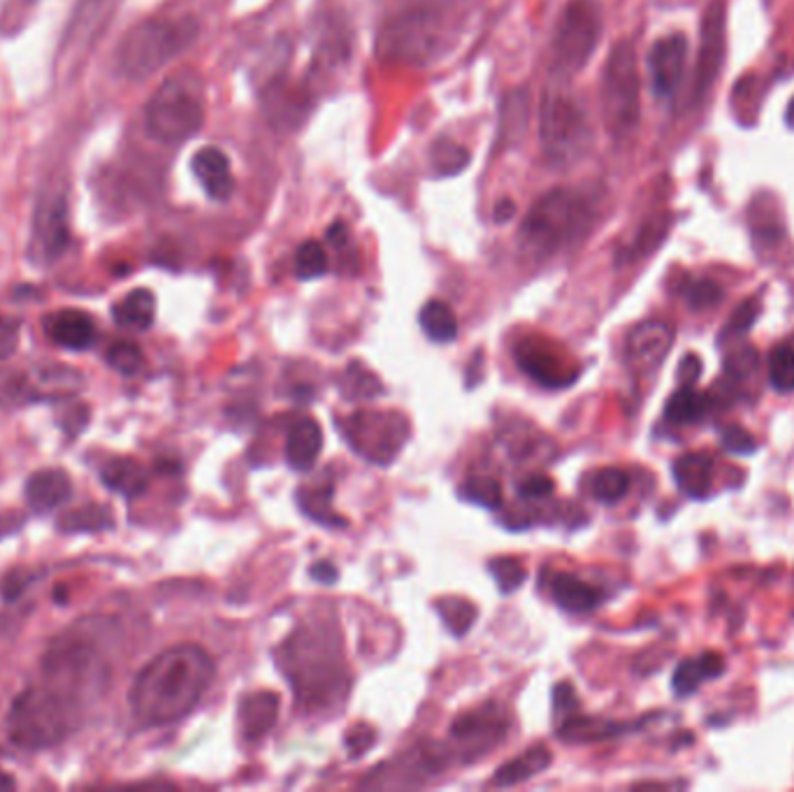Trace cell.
I'll return each mask as SVG.
<instances>
[{
	"label": "cell",
	"mask_w": 794,
	"mask_h": 792,
	"mask_svg": "<svg viewBox=\"0 0 794 792\" xmlns=\"http://www.w3.org/2000/svg\"><path fill=\"white\" fill-rule=\"evenodd\" d=\"M82 709L47 683L29 686L14 698L8 711V739L21 751L52 749L80 725Z\"/></svg>",
	"instance_id": "obj_7"
},
{
	"label": "cell",
	"mask_w": 794,
	"mask_h": 792,
	"mask_svg": "<svg viewBox=\"0 0 794 792\" xmlns=\"http://www.w3.org/2000/svg\"><path fill=\"white\" fill-rule=\"evenodd\" d=\"M456 0H405L377 35V59L393 65H430L456 38Z\"/></svg>",
	"instance_id": "obj_3"
},
{
	"label": "cell",
	"mask_w": 794,
	"mask_h": 792,
	"mask_svg": "<svg viewBox=\"0 0 794 792\" xmlns=\"http://www.w3.org/2000/svg\"><path fill=\"white\" fill-rule=\"evenodd\" d=\"M513 358L518 367L541 386L564 388L579 377V369L572 363H567L564 356L556 352V346H551L546 339H520L513 349Z\"/></svg>",
	"instance_id": "obj_17"
},
{
	"label": "cell",
	"mask_w": 794,
	"mask_h": 792,
	"mask_svg": "<svg viewBox=\"0 0 794 792\" xmlns=\"http://www.w3.org/2000/svg\"><path fill=\"white\" fill-rule=\"evenodd\" d=\"M579 711V700H577V690L572 683H558L556 690H553V713H556V721H564V718H569L572 713Z\"/></svg>",
	"instance_id": "obj_54"
},
{
	"label": "cell",
	"mask_w": 794,
	"mask_h": 792,
	"mask_svg": "<svg viewBox=\"0 0 794 792\" xmlns=\"http://www.w3.org/2000/svg\"><path fill=\"white\" fill-rule=\"evenodd\" d=\"M681 295L692 312H702L713 309L723 301V288L711 280H688L681 288Z\"/></svg>",
	"instance_id": "obj_46"
},
{
	"label": "cell",
	"mask_w": 794,
	"mask_h": 792,
	"mask_svg": "<svg viewBox=\"0 0 794 792\" xmlns=\"http://www.w3.org/2000/svg\"><path fill=\"white\" fill-rule=\"evenodd\" d=\"M44 335L61 349L84 352L91 349L98 339L95 321L82 309H59L42 318Z\"/></svg>",
	"instance_id": "obj_20"
},
{
	"label": "cell",
	"mask_w": 794,
	"mask_h": 792,
	"mask_svg": "<svg viewBox=\"0 0 794 792\" xmlns=\"http://www.w3.org/2000/svg\"><path fill=\"white\" fill-rule=\"evenodd\" d=\"M21 321L14 316H0V363L14 356L19 346Z\"/></svg>",
	"instance_id": "obj_55"
},
{
	"label": "cell",
	"mask_w": 794,
	"mask_h": 792,
	"mask_svg": "<svg viewBox=\"0 0 794 792\" xmlns=\"http://www.w3.org/2000/svg\"><path fill=\"white\" fill-rule=\"evenodd\" d=\"M105 361L110 363L112 369H116L119 375H126V377H133L138 375L142 365H144V354L140 346L131 339H114L108 352H105Z\"/></svg>",
	"instance_id": "obj_44"
},
{
	"label": "cell",
	"mask_w": 794,
	"mask_h": 792,
	"mask_svg": "<svg viewBox=\"0 0 794 792\" xmlns=\"http://www.w3.org/2000/svg\"><path fill=\"white\" fill-rule=\"evenodd\" d=\"M768 384L778 393L794 390V349L792 346H776L768 354Z\"/></svg>",
	"instance_id": "obj_45"
},
{
	"label": "cell",
	"mask_w": 794,
	"mask_h": 792,
	"mask_svg": "<svg viewBox=\"0 0 794 792\" xmlns=\"http://www.w3.org/2000/svg\"><path fill=\"white\" fill-rule=\"evenodd\" d=\"M333 484L316 486V488H297V507L307 514L312 521L328 526V528H344L346 521L333 507Z\"/></svg>",
	"instance_id": "obj_36"
},
{
	"label": "cell",
	"mask_w": 794,
	"mask_h": 792,
	"mask_svg": "<svg viewBox=\"0 0 794 792\" xmlns=\"http://www.w3.org/2000/svg\"><path fill=\"white\" fill-rule=\"evenodd\" d=\"M191 170L212 201L216 203L231 201V195L235 191V180H233L228 156L223 154L218 146H203V150L193 156Z\"/></svg>",
	"instance_id": "obj_21"
},
{
	"label": "cell",
	"mask_w": 794,
	"mask_h": 792,
	"mask_svg": "<svg viewBox=\"0 0 794 792\" xmlns=\"http://www.w3.org/2000/svg\"><path fill=\"white\" fill-rule=\"evenodd\" d=\"M549 590H551V598L564 611H572V613H586V611L598 609L600 602L604 600V596L598 588L586 583L583 579H579L574 575H567V572L551 575Z\"/></svg>",
	"instance_id": "obj_29"
},
{
	"label": "cell",
	"mask_w": 794,
	"mask_h": 792,
	"mask_svg": "<svg viewBox=\"0 0 794 792\" xmlns=\"http://www.w3.org/2000/svg\"><path fill=\"white\" fill-rule=\"evenodd\" d=\"M628 730H632V725L607 721V718L579 715V713L564 718V721H560L556 728L558 739L567 741V744H594V741L615 739L620 734H625Z\"/></svg>",
	"instance_id": "obj_28"
},
{
	"label": "cell",
	"mask_w": 794,
	"mask_h": 792,
	"mask_svg": "<svg viewBox=\"0 0 794 792\" xmlns=\"http://www.w3.org/2000/svg\"><path fill=\"white\" fill-rule=\"evenodd\" d=\"M602 38V8L598 0H567L551 42V68L562 78L581 72Z\"/></svg>",
	"instance_id": "obj_10"
},
{
	"label": "cell",
	"mask_w": 794,
	"mask_h": 792,
	"mask_svg": "<svg viewBox=\"0 0 794 792\" xmlns=\"http://www.w3.org/2000/svg\"><path fill=\"white\" fill-rule=\"evenodd\" d=\"M516 214V205L511 201H500L498 205H495V224H505V221H509L511 216Z\"/></svg>",
	"instance_id": "obj_60"
},
{
	"label": "cell",
	"mask_w": 794,
	"mask_h": 792,
	"mask_svg": "<svg viewBox=\"0 0 794 792\" xmlns=\"http://www.w3.org/2000/svg\"><path fill=\"white\" fill-rule=\"evenodd\" d=\"M375 730H371L369 725L360 723L356 728H352L349 732H346V751H349L352 758H358L363 755L365 751H369L371 747H375Z\"/></svg>",
	"instance_id": "obj_56"
},
{
	"label": "cell",
	"mask_w": 794,
	"mask_h": 792,
	"mask_svg": "<svg viewBox=\"0 0 794 792\" xmlns=\"http://www.w3.org/2000/svg\"><path fill=\"white\" fill-rule=\"evenodd\" d=\"M418 321L424 333L437 344H449L458 337V318L454 309L441 301L426 303L418 314Z\"/></svg>",
	"instance_id": "obj_38"
},
{
	"label": "cell",
	"mask_w": 794,
	"mask_h": 792,
	"mask_svg": "<svg viewBox=\"0 0 794 792\" xmlns=\"http://www.w3.org/2000/svg\"><path fill=\"white\" fill-rule=\"evenodd\" d=\"M674 328L664 321H643L628 335V363L641 375L655 373L672 352Z\"/></svg>",
	"instance_id": "obj_19"
},
{
	"label": "cell",
	"mask_w": 794,
	"mask_h": 792,
	"mask_svg": "<svg viewBox=\"0 0 794 792\" xmlns=\"http://www.w3.org/2000/svg\"><path fill=\"white\" fill-rule=\"evenodd\" d=\"M146 133L161 144H182L205 126L203 82L191 72L167 78L144 110Z\"/></svg>",
	"instance_id": "obj_8"
},
{
	"label": "cell",
	"mask_w": 794,
	"mask_h": 792,
	"mask_svg": "<svg viewBox=\"0 0 794 792\" xmlns=\"http://www.w3.org/2000/svg\"><path fill=\"white\" fill-rule=\"evenodd\" d=\"M509 728L505 711L498 704H483L458 715L449 734L456 741V753L462 762L479 760L500 744Z\"/></svg>",
	"instance_id": "obj_15"
},
{
	"label": "cell",
	"mask_w": 794,
	"mask_h": 792,
	"mask_svg": "<svg viewBox=\"0 0 794 792\" xmlns=\"http://www.w3.org/2000/svg\"><path fill=\"white\" fill-rule=\"evenodd\" d=\"M590 490L594 495V500L602 505H615L628 495L630 490V475L625 469L618 467H604L600 469L598 475L592 477L590 481Z\"/></svg>",
	"instance_id": "obj_39"
},
{
	"label": "cell",
	"mask_w": 794,
	"mask_h": 792,
	"mask_svg": "<svg viewBox=\"0 0 794 792\" xmlns=\"http://www.w3.org/2000/svg\"><path fill=\"white\" fill-rule=\"evenodd\" d=\"M309 575H312V579H314V581L324 583V586H330V583H335V581H337V569H335V565H333V562H328V560H318V562H314Z\"/></svg>",
	"instance_id": "obj_57"
},
{
	"label": "cell",
	"mask_w": 794,
	"mask_h": 792,
	"mask_svg": "<svg viewBox=\"0 0 794 792\" xmlns=\"http://www.w3.org/2000/svg\"><path fill=\"white\" fill-rule=\"evenodd\" d=\"M590 123L577 101L562 93H546L539 108V142L551 165L564 167L581 159L590 144Z\"/></svg>",
	"instance_id": "obj_11"
},
{
	"label": "cell",
	"mask_w": 794,
	"mask_h": 792,
	"mask_svg": "<svg viewBox=\"0 0 794 792\" xmlns=\"http://www.w3.org/2000/svg\"><path fill=\"white\" fill-rule=\"evenodd\" d=\"M757 314H760V305H757L755 298H751V301H746V303H741V305L732 312V316H730V321L725 324L721 337H717V342H721V344H730V342L741 339L743 335H746V333L751 331V326L755 324Z\"/></svg>",
	"instance_id": "obj_48"
},
{
	"label": "cell",
	"mask_w": 794,
	"mask_h": 792,
	"mask_svg": "<svg viewBox=\"0 0 794 792\" xmlns=\"http://www.w3.org/2000/svg\"><path fill=\"white\" fill-rule=\"evenodd\" d=\"M101 481L108 490L119 493L123 498H140L149 488V473L133 458H112L101 469Z\"/></svg>",
	"instance_id": "obj_30"
},
{
	"label": "cell",
	"mask_w": 794,
	"mask_h": 792,
	"mask_svg": "<svg viewBox=\"0 0 794 792\" xmlns=\"http://www.w3.org/2000/svg\"><path fill=\"white\" fill-rule=\"evenodd\" d=\"M488 572H490V577L495 579V583H498V588L502 592L518 590L520 586H523V581L528 577L523 562L516 560V558H509V556L492 558L488 562Z\"/></svg>",
	"instance_id": "obj_47"
},
{
	"label": "cell",
	"mask_w": 794,
	"mask_h": 792,
	"mask_svg": "<svg viewBox=\"0 0 794 792\" xmlns=\"http://www.w3.org/2000/svg\"><path fill=\"white\" fill-rule=\"evenodd\" d=\"M600 105L607 133L628 140L641 119V80L634 42L620 40L607 57L600 84Z\"/></svg>",
	"instance_id": "obj_9"
},
{
	"label": "cell",
	"mask_w": 794,
	"mask_h": 792,
	"mask_svg": "<svg viewBox=\"0 0 794 792\" xmlns=\"http://www.w3.org/2000/svg\"><path fill=\"white\" fill-rule=\"evenodd\" d=\"M265 103V116L275 129H297L305 121L309 105H307V93L291 84H275L269 87L263 95Z\"/></svg>",
	"instance_id": "obj_24"
},
{
	"label": "cell",
	"mask_w": 794,
	"mask_h": 792,
	"mask_svg": "<svg viewBox=\"0 0 794 792\" xmlns=\"http://www.w3.org/2000/svg\"><path fill=\"white\" fill-rule=\"evenodd\" d=\"M672 475L685 498L704 500L713 488V458L704 451L683 454L674 460Z\"/></svg>",
	"instance_id": "obj_25"
},
{
	"label": "cell",
	"mask_w": 794,
	"mask_h": 792,
	"mask_svg": "<svg viewBox=\"0 0 794 792\" xmlns=\"http://www.w3.org/2000/svg\"><path fill=\"white\" fill-rule=\"evenodd\" d=\"M721 444L725 447V451H730L734 456H753L757 451L755 437L746 428H741V426L723 428Z\"/></svg>",
	"instance_id": "obj_52"
},
{
	"label": "cell",
	"mask_w": 794,
	"mask_h": 792,
	"mask_svg": "<svg viewBox=\"0 0 794 792\" xmlns=\"http://www.w3.org/2000/svg\"><path fill=\"white\" fill-rule=\"evenodd\" d=\"M700 373H702V365H700V358L698 356H685L683 358V363H681V369H679V377H683L685 375V382H681V384H694V382H698V377H700Z\"/></svg>",
	"instance_id": "obj_59"
},
{
	"label": "cell",
	"mask_w": 794,
	"mask_h": 792,
	"mask_svg": "<svg viewBox=\"0 0 794 792\" xmlns=\"http://www.w3.org/2000/svg\"><path fill=\"white\" fill-rule=\"evenodd\" d=\"M785 123H787V126L794 131V98H792L790 105H787V110H785Z\"/></svg>",
	"instance_id": "obj_61"
},
{
	"label": "cell",
	"mask_w": 794,
	"mask_h": 792,
	"mask_svg": "<svg viewBox=\"0 0 794 792\" xmlns=\"http://www.w3.org/2000/svg\"><path fill=\"white\" fill-rule=\"evenodd\" d=\"M688 38L681 33L664 35L651 47L649 75L658 101H674L679 95L688 68Z\"/></svg>",
	"instance_id": "obj_18"
},
{
	"label": "cell",
	"mask_w": 794,
	"mask_h": 792,
	"mask_svg": "<svg viewBox=\"0 0 794 792\" xmlns=\"http://www.w3.org/2000/svg\"><path fill=\"white\" fill-rule=\"evenodd\" d=\"M594 207L572 189L543 193L518 229L520 250L535 258H549L564 246L579 242L592 229Z\"/></svg>",
	"instance_id": "obj_6"
},
{
	"label": "cell",
	"mask_w": 794,
	"mask_h": 792,
	"mask_svg": "<svg viewBox=\"0 0 794 792\" xmlns=\"http://www.w3.org/2000/svg\"><path fill=\"white\" fill-rule=\"evenodd\" d=\"M10 788H14V781L3 770H0V790H10Z\"/></svg>",
	"instance_id": "obj_62"
},
{
	"label": "cell",
	"mask_w": 794,
	"mask_h": 792,
	"mask_svg": "<svg viewBox=\"0 0 794 792\" xmlns=\"http://www.w3.org/2000/svg\"><path fill=\"white\" fill-rule=\"evenodd\" d=\"M551 760H553V755L549 749H546L543 744H535L532 749L523 751L518 758L498 766V772H495V776H492V785L509 788V785L526 783V781L535 779L537 774H541L543 770H549Z\"/></svg>",
	"instance_id": "obj_31"
},
{
	"label": "cell",
	"mask_w": 794,
	"mask_h": 792,
	"mask_svg": "<svg viewBox=\"0 0 794 792\" xmlns=\"http://www.w3.org/2000/svg\"><path fill=\"white\" fill-rule=\"evenodd\" d=\"M430 161H432V170L437 177H451L467 167L469 152L462 144H458L454 140H437L432 144Z\"/></svg>",
	"instance_id": "obj_40"
},
{
	"label": "cell",
	"mask_w": 794,
	"mask_h": 792,
	"mask_svg": "<svg viewBox=\"0 0 794 792\" xmlns=\"http://www.w3.org/2000/svg\"><path fill=\"white\" fill-rule=\"evenodd\" d=\"M114 528V516L108 505L89 502L61 516V532H103Z\"/></svg>",
	"instance_id": "obj_37"
},
{
	"label": "cell",
	"mask_w": 794,
	"mask_h": 792,
	"mask_svg": "<svg viewBox=\"0 0 794 792\" xmlns=\"http://www.w3.org/2000/svg\"><path fill=\"white\" fill-rule=\"evenodd\" d=\"M725 47H727V8L723 0H713L702 17L700 54H698V65H694V82H692V103H702L709 91L713 89L725 63Z\"/></svg>",
	"instance_id": "obj_14"
},
{
	"label": "cell",
	"mask_w": 794,
	"mask_h": 792,
	"mask_svg": "<svg viewBox=\"0 0 794 792\" xmlns=\"http://www.w3.org/2000/svg\"><path fill=\"white\" fill-rule=\"evenodd\" d=\"M456 749H449L439 741H420L409 753L377 766L363 785L365 788H414L424 785L456 762Z\"/></svg>",
	"instance_id": "obj_13"
},
{
	"label": "cell",
	"mask_w": 794,
	"mask_h": 792,
	"mask_svg": "<svg viewBox=\"0 0 794 792\" xmlns=\"http://www.w3.org/2000/svg\"><path fill=\"white\" fill-rule=\"evenodd\" d=\"M516 490H518V495L523 500H543V498H551L553 490H556V484H553L551 477L530 475L523 481H518Z\"/></svg>",
	"instance_id": "obj_53"
},
{
	"label": "cell",
	"mask_w": 794,
	"mask_h": 792,
	"mask_svg": "<svg viewBox=\"0 0 794 792\" xmlns=\"http://www.w3.org/2000/svg\"><path fill=\"white\" fill-rule=\"evenodd\" d=\"M725 672V658L715 651H704L694 658H685L679 662L672 677V690L679 698H690L700 690L702 683L717 679Z\"/></svg>",
	"instance_id": "obj_26"
},
{
	"label": "cell",
	"mask_w": 794,
	"mask_h": 792,
	"mask_svg": "<svg viewBox=\"0 0 794 792\" xmlns=\"http://www.w3.org/2000/svg\"><path fill=\"white\" fill-rule=\"evenodd\" d=\"M713 409V398L706 393H700L694 384H683L676 393L669 395L664 405V418L674 426H690L698 424Z\"/></svg>",
	"instance_id": "obj_32"
},
{
	"label": "cell",
	"mask_w": 794,
	"mask_h": 792,
	"mask_svg": "<svg viewBox=\"0 0 794 792\" xmlns=\"http://www.w3.org/2000/svg\"><path fill=\"white\" fill-rule=\"evenodd\" d=\"M29 379L17 369H0V407H10L29 398Z\"/></svg>",
	"instance_id": "obj_49"
},
{
	"label": "cell",
	"mask_w": 794,
	"mask_h": 792,
	"mask_svg": "<svg viewBox=\"0 0 794 792\" xmlns=\"http://www.w3.org/2000/svg\"><path fill=\"white\" fill-rule=\"evenodd\" d=\"M23 495H27V502L35 514H49L72 498V481L61 467L38 469L29 477Z\"/></svg>",
	"instance_id": "obj_23"
},
{
	"label": "cell",
	"mask_w": 794,
	"mask_h": 792,
	"mask_svg": "<svg viewBox=\"0 0 794 792\" xmlns=\"http://www.w3.org/2000/svg\"><path fill=\"white\" fill-rule=\"evenodd\" d=\"M672 231V216L669 214H660L649 219L647 224L639 229V233L634 235V240L625 246L623 252L618 254V263H634L651 256L658 246L664 242V237Z\"/></svg>",
	"instance_id": "obj_35"
},
{
	"label": "cell",
	"mask_w": 794,
	"mask_h": 792,
	"mask_svg": "<svg viewBox=\"0 0 794 792\" xmlns=\"http://www.w3.org/2000/svg\"><path fill=\"white\" fill-rule=\"evenodd\" d=\"M197 38H201V21L193 17L144 19L135 23L116 47L119 75L133 82L152 78L167 63L186 54Z\"/></svg>",
	"instance_id": "obj_5"
},
{
	"label": "cell",
	"mask_w": 794,
	"mask_h": 792,
	"mask_svg": "<svg viewBox=\"0 0 794 792\" xmlns=\"http://www.w3.org/2000/svg\"><path fill=\"white\" fill-rule=\"evenodd\" d=\"M530 123V91L526 87L511 89L500 105V140L509 146L518 144L528 133Z\"/></svg>",
	"instance_id": "obj_33"
},
{
	"label": "cell",
	"mask_w": 794,
	"mask_h": 792,
	"mask_svg": "<svg viewBox=\"0 0 794 792\" xmlns=\"http://www.w3.org/2000/svg\"><path fill=\"white\" fill-rule=\"evenodd\" d=\"M42 677L49 688L78 704L101 700L110 683V662L101 651L98 626L91 618L59 634L42 658Z\"/></svg>",
	"instance_id": "obj_4"
},
{
	"label": "cell",
	"mask_w": 794,
	"mask_h": 792,
	"mask_svg": "<svg viewBox=\"0 0 794 792\" xmlns=\"http://www.w3.org/2000/svg\"><path fill=\"white\" fill-rule=\"evenodd\" d=\"M116 326L129 331H146L152 328L156 318V298L152 291L135 288L114 305L112 309Z\"/></svg>",
	"instance_id": "obj_34"
},
{
	"label": "cell",
	"mask_w": 794,
	"mask_h": 792,
	"mask_svg": "<svg viewBox=\"0 0 794 792\" xmlns=\"http://www.w3.org/2000/svg\"><path fill=\"white\" fill-rule=\"evenodd\" d=\"M214 674L212 656L195 643H180L159 653L133 681L129 695L133 715L146 728L182 721L203 700Z\"/></svg>",
	"instance_id": "obj_1"
},
{
	"label": "cell",
	"mask_w": 794,
	"mask_h": 792,
	"mask_svg": "<svg viewBox=\"0 0 794 792\" xmlns=\"http://www.w3.org/2000/svg\"><path fill=\"white\" fill-rule=\"evenodd\" d=\"M435 607H437V613L441 616L444 626L458 637H462L477 621V607L462 598H444V600H437Z\"/></svg>",
	"instance_id": "obj_42"
},
{
	"label": "cell",
	"mask_w": 794,
	"mask_h": 792,
	"mask_svg": "<svg viewBox=\"0 0 794 792\" xmlns=\"http://www.w3.org/2000/svg\"><path fill=\"white\" fill-rule=\"evenodd\" d=\"M344 390H346V395H349V398L367 400V398H375L377 393H381V386H379L377 377H371L365 367L354 363L349 367V375H346Z\"/></svg>",
	"instance_id": "obj_50"
},
{
	"label": "cell",
	"mask_w": 794,
	"mask_h": 792,
	"mask_svg": "<svg viewBox=\"0 0 794 792\" xmlns=\"http://www.w3.org/2000/svg\"><path fill=\"white\" fill-rule=\"evenodd\" d=\"M460 498L486 509H498L502 505V486L495 477H469L460 486Z\"/></svg>",
	"instance_id": "obj_43"
},
{
	"label": "cell",
	"mask_w": 794,
	"mask_h": 792,
	"mask_svg": "<svg viewBox=\"0 0 794 792\" xmlns=\"http://www.w3.org/2000/svg\"><path fill=\"white\" fill-rule=\"evenodd\" d=\"M725 373L734 382H743L746 377L757 373V354L751 346H741L734 354L725 358Z\"/></svg>",
	"instance_id": "obj_51"
},
{
	"label": "cell",
	"mask_w": 794,
	"mask_h": 792,
	"mask_svg": "<svg viewBox=\"0 0 794 792\" xmlns=\"http://www.w3.org/2000/svg\"><path fill=\"white\" fill-rule=\"evenodd\" d=\"M68 210L65 195L61 191H52L42 195L33 212V237L31 254L35 261H57L68 246Z\"/></svg>",
	"instance_id": "obj_16"
},
{
	"label": "cell",
	"mask_w": 794,
	"mask_h": 792,
	"mask_svg": "<svg viewBox=\"0 0 794 792\" xmlns=\"http://www.w3.org/2000/svg\"><path fill=\"white\" fill-rule=\"evenodd\" d=\"M277 718H279L277 692H269V690L252 692V695H246L240 702V711H237V725L242 739L250 741V744H256V741H261L272 728L277 725Z\"/></svg>",
	"instance_id": "obj_22"
},
{
	"label": "cell",
	"mask_w": 794,
	"mask_h": 792,
	"mask_svg": "<svg viewBox=\"0 0 794 792\" xmlns=\"http://www.w3.org/2000/svg\"><path fill=\"white\" fill-rule=\"evenodd\" d=\"M339 433L367 463L390 465L405 449L411 428L407 416L397 412L360 409L342 420Z\"/></svg>",
	"instance_id": "obj_12"
},
{
	"label": "cell",
	"mask_w": 794,
	"mask_h": 792,
	"mask_svg": "<svg viewBox=\"0 0 794 792\" xmlns=\"http://www.w3.org/2000/svg\"><path fill=\"white\" fill-rule=\"evenodd\" d=\"M328 272V254L326 246L316 242V240H307L295 252V275L297 280H316L324 277Z\"/></svg>",
	"instance_id": "obj_41"
},
{
	"label": "cell",
	"mask_w": 794,
	"mask_h": 792,
	"mask_svg": "<svg viewBox=\"0 0 794 792\" xmlns=\"http://www.w3.org/2000/svg\"><path fill=\"white\" fill-rule=\"evenodd\" d=\"M324 449V433L312 418H301L288 428L286 437V463L295 473H307Z\"/></svg>",
	"instance_id": "obj_27"
},
{
	"label": "cell",
	"mask_w": 794,
	"mask_h": 792,
	"mask_svg": "<svg viewBox=\"0 0 794 792\" xmlns=\"http://www.w3.org/2000/svg\"><path fill=\"white\" fill-rule=\"evenodd\" d=\"M277 667L307 713L339 709L349 695L352 674L335 626H301L277 649Z\"/></svg>",
	"instance_id": "obj_2"
},
{
	"label": "cell",
	"mask_w": 794,
	"mask_h": 792,
	"mask_svg": "<svg viewBox=\"0 0 794 792\" xmlns=\"http://www.w3.org/2000/svg\"><path fill=\"white\" fill-rule=\"evenodd\" d=\"M27 586H29V579H23L21 572H12V575L3 581V596H6V600L19 598L21 592L27 590Z\"/></svg>",
	"instance_id": "obj_58"
}]
</instances>
